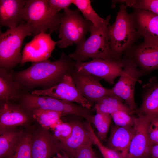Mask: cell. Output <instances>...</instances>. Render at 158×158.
Here are the masks:
<instances>
[{"instance_id":"cell-1","label":"cell","mask_w":158,"mask_h":158,"mask_svg":"<svg viewBox=\"0 0 158 158\" xmlns=\"http://www.w3.org/2000/svg\"><path fill=\"white\" fill-rule=\"evenodd\" d=\"M73 60L63 52L54 61L47 59L34 62L24 70L11 73L20 88L40 86L46 89L57 84L65 75L71 74L75 69V62Z\"/></svg>"},{"instance_id":"cell-2","label":"cell","mask_w":158,"mask_h":158,"mask_svg":"<svg viewBox=\"0 0 158 158\" xmlns=\"http://www.w3.org/2000/svg\"><path fill=\"white\" fill-rule=\"evenodd\" d=\"M127 7L125 4H121L115 21L107 27L110 47L118 60L121 59L122 55L130 49L140 37L131 14L127 11Z\"/></svg>"},{"instance_id":"cell-3","label":"cell","mask_w":158,"mask_h":158,"mask_svg":"<svg viewBox=\"0 0 158 158\" xmlns=\"http://www.w3.org/2000/svg\"><path fill=\"white\" fill-rule=\"evenodd\" d=\"M110 18V16H108L104 24L99 28L92 25L89 37L77 46L75 51L70 54L69 57L76 62L89 58L111 61L120 60L114 54L109 44L107 27Z\"/></svg>"},{"instance_id":"cell-4","label":"cell","mask_w":158,"mask_h":158,"mask_svg":"<svg viewBox=\"0 0 158 158\" xmlns=\"http://www.w3.org/2000/svg\"><path fill=\"white\" fill-rule=\"evenodd\" d=\"M63 13H56L50 8L48 0H26L22 21L26 23L36 35L49 29L51 33L58 29Z\"/></svg>"},{"instance_id":"cell-5","label":"cell","mask_w":158,"mask_h":158,"mask_svg":"<svg viewBox=\"0 0 158 158\" xmlns=\"http://www.w3.org/2000/svg\"><path fill=\"white\" fill-rule=\"evenodd\" d=\"M32 35L30 27L23 21L14 28L0 32V68L8 71L20 63L24 40L26 37Z\"/></svg>"},{"instance_id":"cell-6","label":"cell","mask_w":158,"mask_h":158,"mask_svg":"<svg viewBox=\"0 0 158 158\" xmlns=\"http://www.w3.org/2000/svg\"><path fill=\"white\" fill-rule=\"evenodd\" d=\"M92 25L80 15L78 9L68 8L64 10L58 29L60 40L57 45L61 48H65L73 44L78 46L85 40V36L90 32Z\"/></svg>"},{"instance_id":"cell-7","label":"cell","mask_w":158,"mask_h":158,"mask_svg":"<svg viewBox=\"0 0 158 158\" xmlns=\"http://www.w3.org/2000/svg\"><path fill=\"white\" fill-rule=\"evenodd\" d=\"M123 71L117 82L111 89L115 95L124 101L131 109L135 112L137 108L134 100L135 89L140 78L145 75L133 60L125 56L121 59Z\"/></svg>"},{"instance_id":"cell-8","label":"cell","mask_w":158,"mask_h":158,"mask_svg":"<svg viewBox=\"0 0 158 158\" xmlns=\"http://www.w3.org/2000/svg\"><path fill=\"white\" fill-rule=\"evenodd\" d=\"M20 98L23 107L28 112L36 109L51 110L60 112L63 116H78L81 112L80 105L48 96L26 93Z\"/></svg>"},{"instance_id":"cell-9","label":"cell","mask_w":158,"mask_h":158,"mask_svg":"<svg viewBox=\"0 0 158 158\" xmlns=\"http://www.w3.org/2000/svg\"><path fill=\"white\" fill-rule=\"evenodd\" d=\"M134 133L125 158H151L148 128L151 118L138 114L134 116Z\"/></svg>"},{"instance_id":"cell-10","label":"cell","mask_w":158,"mask_h":158,"mask_svg":"<svg viewBox=\"0 0 158 158\" xmlns=\"http://www.w3.org/2000/svg\"><path fill=\"white\" fill-rule=\"evenodd\" d=\"M75 70L103 79L110 85L120 76L122 72L123 64L122 60L111 61L101 59H93L86 62H75Z\"/></svg>"},{"instance_id":"cell-11","label":"cell","mask_w":158,"mask_h":158,"mask_svg":"<svg viewBox=\"0 0 158 158\" xmlns=\"http://www.w3.org/2000/svg\"><path fill=\"white\" fill-rule=\"evenodd\" d=\"M31 94L46 95L64 101L75 102L89 109H90L93 105L79 91L71 74L65 75L59 83L54 86L46 89L34 90Z\"/></svg>"},{"instance_id":"cell-12","label":"cell","mask_w":158,"mask_h":158,"mask_svg":"<svg viewBox=\"0 0 158 158\" xmlns=\"http://www.w3.org/2000/svg\"><path fill=\"white\" fill-rule=\"evenodd\" d=\"M51 33L40 32L25 45L22 53L21 65L28 62H36L48 59L57 45L52 40Z\"/></svg>"},{"instance_id":"cell-13","label":"cell","mask_w":158,"mask_h":158,"mask_svg":"<svg viewBox=\"0 0 158 158\" xmlns=\"http://www.w3.org/2000/svg\"><path fill=\"white\" fill-rule=\"evenodd\" d=\"M145 74L158 69V43L144 40L125 53Z\"/></svg>"},{"instance_id":"cell-14","label":"cell","mask_w":158,"mask_h":158,"mask_svg":"<svg viewBox=\"0 0 158 158\" xmlns=\"http://www.w3.org/2000/svg\"><path fill=\"white\" fill-rule=\"evenodd\" d=\"M71 76L77 88L82 95L93 105L101 98L114 95L111 89L104 87L99 78L75 69Z\"/></svg>"},{"instance_id":"cell-15","label":"cell","mask_w":158,"mask_h":158,"mask_svg":"<svg viewBox=\"0 0 158 158\" xmlns=\"http://www.w3.org/2000/svg\"><path fill=\"white\" fill-rule=\"evenodd\" d=\"M48 130L42 128L33 134L32 158H51L62 151L60 142Z\"/></svg>"},{"instance_id":"cell-16","label":"cell","mask_w":158,"mask_h":158,"mask_svg":"<svg viewBox=\"0 0 158 158\" xmlns=\"http://www.w3.org/2000/svg\"><path fill=\"white\" fill-rule=\"evenodd\" d=\"M136 29L144 40L158 43V15L150 11L134 9L130 13Z\"/></svg>"},{"instance_id":"cell-17","label":"cell","mask_w":158,"mask_h":158,"mask_svg":"<svg viewBox=\"0 0 158 158\" xmlns=\"http://www.w3.org/2000/svg\"><path fill=\"white\" fill-rule=\"evenodd\" d=\"M70 123L72 128L71 134L66 140L60 143L62 151L69 158H75L76 151L79 147L93 143L84 124L77 121Z\"/></svg>"},{"instance_id":"cell-18","label":"cell","mask_w":158,"mask_h":158,"mask_svg":"<svg viewBox=\"0 0 158 158\" xmlns=\"http://www.w3.org/2000/svg\"><path fill=\"white\" fill-rule=\"evenodd\" d=\"M142 102L135 112L138 114L158 118V80L156 77L151 78L143 86Z\"/></svg>"},{"instance_id":"cell-19","label":"cell","mask_w":158,"mask_h":158,"mask_svg":"<svg viewBox=\"0 0 158 158\" xmlns=\"http://www.w3.org/2000/svg\"><path fill=\"white\" fill-rule=\"evenodd\" d=\"M1 103L0 108V131L12 129L27 122L28 116L19 106L10 102Z\"/></svg>"},{"instance_id":"cell-20","label":"cell","mask_w":158,"mask_h":158,"mask_svg":"<svg viewBox=\"0 0 158 158\" xmlns=\"http://www.w3.org/2000/svg\"><path fill=\"white\" fill-rule=\"evenodd\" d=\"M26 0H0V24L10 28L16 27L22 21L24 7Z\"/></svg>"},{"instance_id":"cell-21","label":"cell","mask_w":158,"mask_h":158,"mask_svg":"<svg viewBox=\"0 0 158 158\" xmlns=\"http://www.w3.org/2000/svg\"><path fill=\"white\" fill-rule=\"evenodd\" d=\"M134 126L122 127L116 125L112 126L106 146L116 151L122 158H125L134 133Z\"/></svg>"},{"instance_id":"cell-22","label":"cell","mask_w":158,"mask_h":158,"mask_svg":"<svg viewBox=\"0 0 158 158\" xmlns=\"http://www.w3.org/2000/svg\"><path fill=\"white\" fill-rule=\"evenodd\" d=\"M20 87L14 80L11 73L0 68V100L1 103L11 102L20 98L18 93Z\"/></svg>"},{"instance_id":"cell-23","label":"cell","mask_w":158,"mask_h":158,"mask_svg":"<svg viewBox=\"0 0 158 158\" xmlns=\"http://www.w3.org/2000/svg\"><path fill=\"white\" fill-rule=\"evenodd\" d=\"M123 101L116 95L106 96L101 98L95 103V109L110 114L118 111H123L131 115L135 113Z\"/></svg>"},{"instance_id":"cell-24","label":"cell","mask_w":158,"mask_h":158,"mask_svg":"<svg viewBox=\"0 0 158 158\" xmlns=\"http://www.w3.org/2000/svg\"><path fill=\"white\" fill-rule=\"evenodd\" d=\"M22 131L13 128L0 131V158H8L23 136Z\"/></svg>"},{"instance_id":"cell-25","label":"cell","mask_w":158,"mask_h":158,"mask_svg":"<svg viewBox=\"0 0 158 158\" xmlns=\"http://www.w3.org/2000/svg\"><path fill=\"white\" fill-rule=\"evenodd\" d=\"M33 118L43 128L51 129L61 121L62 114L56 111L36 109L29 111Z\"/></svg>"},{"instance_id":"cell-26","label":"cell","mask_w":158,"mask_h":158,"mask_svg":"<svg viewBox=\"0 0 158 158\" xmlns=\"http://www.w3.org/2000/svg\"><path fill=\"white\" fill-rule=\"evenodd\" d=\"M90 0H72V4L82 13L85 19L91 22L93 26L98 28L104 23V19L100 17L94 10Z\"/></svg>"},{"instance_id":"cell-27","label":"cell","mask_w":158,"mask_h":158,"mask_svg":"<svg viewBox=\"0 0 158 158\" xmlns=\"http://www.w3.org/2000/svg\"><path fill=\"white\" fill-rule=\"evenodd\" d=\"M33 137L31 133H24L8 158H32Z\"/></svg>"},{"instance_id":"cell-28","label":"cell","mask_w":158,"mask_h":158,"mask_svg":"<svg viewBox=\"0 0 158 158\" xmlns=\"http://www.w3.org/2000/svg\"><path fill=\"white\" fill-rule=\"evenodd\" d=\"M93 123L97 131V136L101 141L105 140L112 119L111 114L96 111Z\"/></svg>"},{"instance_id":"cell-29","label":"cell","mask_w":158,"mask_h":158,"mask_svg":"<svg viewBox=\"0 0 158 158\" xmlns=\"http://www.w3.org/2000/svg\"><path fill=\"white\" fill-rule=\"evenodd\" d=\"M84 125L93 144L98 148L103 158H122L116 151L103 145L95 133L91 123L86 121Z\"/></svg>"},{"instance_id":"cell-30","label":"cell","mask_w":158,"mask_h":158,"mask_svg":"<svg viewBox=\"0 0 158 158\" xmlns=\"http://www.w3.org/2000/svg\"><path fill=\"white\" fill-rule=\"evenodd\" d=\"M125 4L127 7L147 10L158 15V0H126Z\"/></svg>"},{"instance_id":"cell-31","label":"cell","mask_w":158,"mask_h":158,"mask_svg":"<svg viewBox=\"0 0 158 158\" xmlns=\"http://www.w3.org/2000/svg\"><path fill=\"white\" fill-rule=\"evenodd\" d=\"M51 129L53 131V135L60 142L68 138L71 135L72 130L70 123L63 122L62 121Z\"/></svg>"},{"instance_id":"cell-32","label":"cell","mask_w":158,"mask_h":158,"mask_svg":"<svg viewBox=\"0 0 158 158\" xmlns=\"http://www.w3.org/2000/svg\"><path fill=\"white\" fill-rule=\"evenodd\" d=\"M115 125L122 127H133L134 116L123 111H118L111 114Z\"/></svg>"},{"instance_id":"cell-33","label":"cell","mask_w":158,"mask_h":158,"mask_svg":"<svg viewBox=\"0 0 158 158\" xmlns=\"http://www.w3.org/2000/svg\"><path fill=\"white\" fill-rule=\"evenodd\" d=\"M148 132L151 147L158 144V118H151Z\"/></svg>"},{"instance_id":"cell-34","label":"cell","mask_w":158,"mask_h":158,"mask_svg":"<svg viewBox=\"0 0 158 158\" xmlns=\"http://www.w3.org/2000/svg\"><path fill=\"white\" fill-rule=\"evenodd\" d=\"M92 144L80 146L76 150L75 158H99L92 147Z\"/></svg>"},{"instance_id":"cell-35","label":"cell","mask_w":158,"mask_h":158,"mask_svg":"<svg viewBox=\"0 0 158 158\" xmlns=\"http://www.w3.org/2000/svg\"><path fill=\"white\" fill-rule=\"evenodd\" d=\"M49 6L52 11L57 13L61 10H66L72 4V0H48Z\"/></svg>"},{"instance_id":"cell-36","label":"cell","mask_w":158,"mask_h":158,"mask_svg":"<svg viewBox=\"0 0 158 158\" xmlns=\"http://www.w3.org/2000/svg\"><path fill=\"white\" fill-rule=\"evenodd\" d=\"M151 158H158V144L152 146L150 150Z\"/></svg>"},{"instance_id":"cell-37","label":"cell","mask_w":158,"mask_h":158,"mask_svg":"<svg viewBox=\"0 0 158 158\" xmlns=\"http://www.w3.org/2000/svg\"><path fill=\"white\" fill-rule=\"evenodd\" d=\"M53 158H69L68 156L63 152V156H59L58 157H54Z\"/></svg>"}]
</instances>
